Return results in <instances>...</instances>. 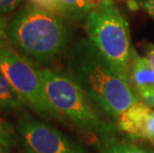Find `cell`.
Instances as JSON below:
<instances>
[{
  "label": "cell",
  "mask_w": 154,
  "mask_h": 153,
  "mask_svg": "<svg viewBox=\"0 0 154 153\" xmlns=\"http://www.w3.org/2000/svg\"><path fill=\"white\" fill-rule=\"evenodd\" d=\"M0 109H1V102H0Z\"/></svg>",
  "instance_id": "44dd1931"
},
{
  "label": "cell",
  "mask_w": 154,
  "mask_h": 153,
  "mask_svg": "<svg viewBox=\"0 0 154 153\" xmlns=\"http://www.w3.org/2000/svg\"><path fill=\"white\" fill-rule=\"evenodd\" d=\"M25 0H0V16H8L18 10Z\"/></svg>",
  "instance_id": "5bb4252c"
},
{
  "label": "cell",
  "mask_w": 154,
  "mask_h": 153,
  "mask_svg": "<svg viewBox=\"0 0 154 153\" xmlns=\"http://www.w3.org/2000/svg\"><path fill=\"white\" fill-rule=\"evenodd\" d=\"M112 1H117V2H130L132 0H112Z\"/></svg>",
  "instance_id": "d6986e66"
},
{
  "label": "cell",
  "mask_w": 154,
  "mask_h": 153,
  "mask_svg": "<svg viewBox=\"0 0 154 153\" xmlns=\"http://www.w3.org/2000/svg\"><path fill=\"white\" fill-rule=\"evenodd\" d=\"M15 137L12 128L0 130V153H9L15 142Z\"/></svg>",
  "instance_id": "7c38bea8"
},
{
  "label": "cell",
  "mask_w": 154,
  "mask_h": 153,
  "mask_svg": "<svg viewBox=\"0 0 154 153\" xmlns=\"http://www.w3.org/2000/svg\"><path fill=\"white\" fill-rule=\"evenodd\" d=\"M10 18L8 16H0V47L9 46L8 25Z\"/></svg>",
  "instance_id": "9a60e30c"
},
{
  "label": "cell",
  "mask_w": 154,
  "mask_h": 153,
  "mask_svg": "<svg viewBox=\"0 0 154 153\" xmlns=\"http://www.w3.org/2000/svg\"><path fill=\"white\" fill-rule=\"evenodd\" d=\"M9 128H12L11 125L9 124V123L6 122V121H4V120H2L1 118H0V130H2V129H9Z\"/></svg>",
  "instance_id": "ac0fdd59"
},
{
  "label": "cell",
  "mask_w": 154,
  "mask_h": 153,
  "mask_svg": "<svg viewBox=\"0 0 154 153\" xmlns=\"http://www.w3.org/2000/svg\"><path fill=\"white\" fill-rule=\"evenodd\" d=\"M46 96L64 120L70 121L82 132L100 140L114 137L116 123L106 121L82 87L67 72L41 69Z\"/></svg>",
  "instance_id": "3957f363"
},
{
  "label": "cell",
  "mask_w": 154,
  "mask_h": 153,
  "mask_svg": "<svg viewBox=\"0 0 154 153\" xmlns=\"http://www.w3.org/2000/svg\"><path fill=\"white\" fill-rule=\"evenodd\" d=\"M65 54L66 72L97 110L114 123L139 100L128 80L111 66L88 38L71 44Z\"/></svg>",
  "instance_id": "6da1fadb"
},
{
  "label": "cell",
  "mask_w": 154,
  "mask_h": 153,
  "mask_svg": "<svg viewBox=\"0 0 154 153\" xmlns=\"http://www.w3.org/2000/svg\"><path fill=\"white\" fill-rule=\"evenodd\" d=\"M103 0H59L60 15L66 20L81 23Z\"/></svg>",
  "instance_id": "9c48e42d"
},
{
  "label": "cell",
  "mask_w": 154,
  "mask_h": 153,
  "mask_svg": "<svg viewBox=\"0 0 154 153\" xmlns=\"http://www.w3.org/2000/svg\"><path fill=\"white\" fill-rule=\"evenodd\" d=\"M150 142H151V143H152V145H153V147H154V139H153V140H152V141H150Z\"/></svg>",
  "instance_id": "ffe728a7"
},
{
  "label": "cell",
  "mask_w": 154,
  "mask_h": 153,
  "mask_svg": "<svg viewBox=\"0 0 154 153\" xmlns=\"http://www.w3.org/2000/svg\"><path fill=\"white\" fill-rule=\"evenodd\" d=\"M117 130L133 139H154V109L138 100L116 121Z\"/></svg>",
  "instance_id": "52a82bcc"
},
{
  "label": "cell",
  "mask_w": 154,
  "mask_h": 153,
  "mask_svg": "<svg viewBox=\"0 0 154 153\" xmlns=\"http://www.w3.org/2000/svg\"><path fill=\"white\" fill-rule=\"evenodd\" d=\"M128 80L140 102L154 109V69L135 50L132 54Z\"/></svg>",
  "instance_id": "ba28073f"
},
{
  "label": "cell",
  "mask_w": 154,
  "mask_h": 153,
  "mask_svg": "<svg viewBox=\"0 0 154 153\" xmlns=\"http://www.w3.org/2000/svg\"><path fill=\"white\" fill-rule=\"evenodd\" d=\"M0 72L24 106L44 118L64 121L46 96L41 69L10 45L0 47Z\"/></svg>",
  "instance_id": "5b68a950"
},
{
  "label": "cell",
  "mask_w": 154,
  "mask_h": 153,
  "mask_svg": "<svg viewBox=\"0 0 154 153\" xmlns=\"http://www.w3.org/2000/svg\"><path fill=\"white\" fill-rule=\"evenodd\" d=\"M141 6L152 18H154V0H142Z\"/></svg>",
  "instance_id": "e0dca14e"
},
{
  "label": "cell",
  "mask_w": 154,
  "mask_h": 153,
  "mask_svg": "<svg viewBox=\"0 0 154 153\" xmlns=\"http://www.w3.org/2000/svg\"><path fill=\"white\" fill-rule=\"evenodd\" d=\"M72 36L73 29L68 20L29 2L9 20L10 46L37 66L49 65L66 53Z\"/></svg>",
  "instance_id": "7a4b0ae2"
},
{
  "label": "cell",
  "mask_w": 154,
  "mask_h": 153,
  "mask_svg": "<svg viewBox=\"0 0 154 153\" xmlns=\"http://www.w3.org/2000/svg\"><path fill=\"white\" fill-rule=\"evenodd\" d=\"M17 133L25 153H90L60 129L30 116L19 119Z\"/></svg>",
  "instance_id": "8992f818"
},
{
  "label": "cell",
  "mask_w": 154,
  "mask_h": 153,
  "mask_svg": "<svg viewBox=\"0 0 154 153\" xmlns=\"http://www.w3.org/2000/svg\"><path fill=\"white\" fill-rule=\"evenodd\" d=\"M97 147L99 153H154L143 146L119 140L116 136L104 140H100L97 142Z\"/></svg>",
  "instance_id": "30bf717a"
},
{
  "label": "cell",
  "mask_w": 154,
  "mask_h": 153,
  "mask_svg": "<svg viewBox=\"0 0 154 153\" xmlns=\"http://www.w3.org/2000/svg\"><path fill=\"white\" fill-rule=\"evenodd\" d=\"M28 2L40 9H43V10H46V11L51 12V13H54V14L60 15L59 0H29Z\"/></svg>",
  "instance_id": "4fadbf2b"
},
{
  "label": "cell",
  "mask_w": 154,
  "mask_h": 153,
  "mask_svg": "<svg viewBox=\"0 0 154 153\" xmlns=\"http://www.w3.org/2000/svg\"><path fill=\"white\" fill-rule=\"evenodd\" d=\"M144 52H145L144 58L154 69V44H146L144 46Z\"/></svg>",
  "instance_id": "2e32d148"
},
{
  "label": "cell",
  "mask_w": 154,
  "mask_h": 153,
  "mask_svg": "<svg viewBox=\"0 0 154 153\" xmlns=\"http://www.w3.org/2000/svg\"><path fill=\"white\" fill-rule=\"evenodd\" d=\"M0 102H1V109H17L24 106V103L19 99L1 72H0Z\"/></svg>",
  "instance_id": "8fae6325"
},
{
  "label": "cell",
  "mask_w": 154,
  "mask_h": 153,
  "mask_svg": "<svg viewBox=\"0 0 154 153\" xmlns=\"http://www.w3.org/2000/svg\"><path fill=\"white\" fill-rule=\"evenodd\" d=\"M85 29L94 48L128 80L134 48L128 23L112 0H103L88 14Z\"/></svg>",
  "instance_id": "277c9868"
}]
</instances>
